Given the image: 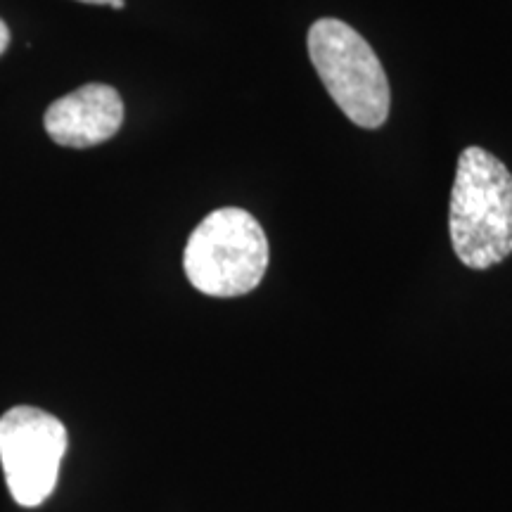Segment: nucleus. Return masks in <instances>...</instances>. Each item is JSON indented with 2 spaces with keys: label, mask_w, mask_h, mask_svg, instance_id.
Returning a JSON list of instances; mask_svg holds the SVG:
<instances>
[{
  "label": "nucleus",
  "mask_w": 512,
  "mask_h": 512,
  "mask_svg": "<svg viewBox=\"0 0 512 512\" xmlns=\"http://www.w3.org/2000/svg\"><path fill=\"white\" fill-rule=\"evenodd\" d=\"M309 57L325 91L361 128H380L389 119V79L370 43L342 19H318L309 29Z\"/></svg>",
  "instance_id": "nucleus-3"
},
{
  "label": "nucleus",
  "mask_w": 512,
  "mask_h": 512,
  "mask_svg": "<svg viewBox=\"0 0 512 512\" xmlns=\"http://www.w3.org/2000/svg\"><path fill=\"white\" fill-rule=\"evenodd\" d=\"M79 3H88V5H110V8H112V5L117 3V0H79Z\"/></svg>",
  "instance_id": "nucleus-7"
},
{
  "label": "nucleus",
  "mask_w": 512,
  "mask_h": 512,
  "mask_svg": "<svg viewBox=\"0 0 512 512\" xmlns=\"http://www.w3.org/2000/svg\"><path fill=\"white\" fill-rule=\"evenodd\" d=\"M8 46H10V29H8V24L0 19V55L8 50Z\"/></svg>",
  "instance_id": "nucleus-6"
},
{
  "label": "nucleus",
  "mask_w": 512,
  "mask_h": 512,
  "mask_svg": "<svg viewBox=\"0 0 512 512\" xmlns=\"http://www.w3.org/2000/svg\"><path fill=\"white\" fill-rule=\"evenodd\" d=\"M448 230L467 268L484 271L512 254V174L484 147L460 152Z\"/></svg>",
  "instance_id": "nucleus-1"
},
{
  "label": "nucleus",
  "mask_w": 512,
  "mask_h": 512,
  "mask_svg": "<svg viewBox=\"0 0 512 512\" xmlns=\"http://www.w3.org/2000/svg\"><path fill=\"white\" fill-rule=\"evenodd\" d=\"M43 124L53 143L86 150L117 136L124 124V100L112 86L86 83L55 100L48 107Z\"/></svg>",
  "instance_id": "nucleus-5"
},
{
  "label": "nucleus",
  "mask_w": 512,
  "mask_h": 512,
  "mask_svg": "<svg viewBox=\"0 0 512 512\" xmlns=\"http://www.w3.org/2000/svg\"><path fill=\"white\" fill-rule=\"evenodd\" d=\"M67 427L34 406L0 415V463L10 496L22 508H38L53 494L67 453Z\"/></svg>",
  "instance_id": "nucleus-4"
},
{
  "label": "nucleus",
  "mask_w": 512,
  "mask_h": 512,
  "mask_svg": "<svg viewBox=\"0 0 512 512\" xmlns=\"http://www.w3.org/2000/svg\"><path fill=\"white\" fill-rule=\"evenodd\" d=\"M190 285L207 297H242L259 287L268 268V240L245 209L211 211L190 233L183 252Z\"/></svg>",
  "instance_id": "nucleus-2"
}]
</instances>
